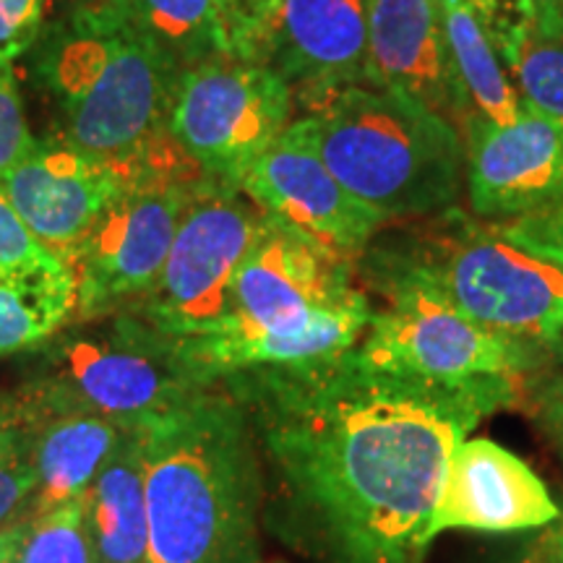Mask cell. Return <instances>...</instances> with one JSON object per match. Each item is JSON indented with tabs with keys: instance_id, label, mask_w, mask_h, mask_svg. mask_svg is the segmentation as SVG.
Segmentation results:
<instances>
[{
	"instance_id": "obj_29",
	"label": "cell",
	"mask_w": 563,
	"mask_h": 563,
	"mask_svg": "<svg viewBox=\"0 0 563 563\" xmlns=\"http://www.w3.org/2000/svg\"><path fill=\"white\" fill-rule=\"evenodd\" d=\"M525 399L563 460V371H540L525 384Z\"/></svg>"
},
{
	"instance_id": "obj_19",
	"label": "cell",
	"mask_w": 563,
	"mask_h": 563,
	"mask_svg": "<svg viewBox=\"0 0 563 563\" xmlns=\"http://www.w3.org/2000/svg\"><path fill=\"white\" fill-rule=\"evenodd\" d=\"M84 509L95 563H150V514L136 426L125 428L84 493Z\"/></svg>"
},
{
	"instance_id": "obj_4",
	"label": "cell",
	"mask_w": 563,
	"mask_h": 563,
	"mask_svg": "<svg viewBox=\"0 0 563 563\" xmlns=\"http://www.w3.org/2000/svg\"><path fill=\"white\" fill-rule=\"evenodd\" d=\"M290 131L378 217H433L460 199L464 136L452 121L402 91L357 84L321 97Z\"/></svg>"
},
{
	"instance_id": "obj_25",
	"label": "cell",
	"mask_w": 563,
	"mask_h": 563,
	"mask_svg": "<svg viewBox=\"0 0 563 563\" xmlns=\"http://www.w3.org/2000/svg\"><path fill=\"white\" fill-rule=\"evenodd\" d=\"M37 496L30 443L9 407L0 420V530L24 522Z\"/></svg>"
},
{
	"instance_id": "obj_7",
	"label": "cell",
	"mask_w": 563,
	"mask_h": 563,
	"mask_svg": "<svg viewBox=\"0 0 563 563\" xmlns=\"http://www.w3.org/2000/svg\"><path fill=\"white\" fill-rule=\"evenodd\" d=\"M118 162L123 188L68 262L76 277L74 321L136 311L159 279L188 201L214 183L170 131Z\"/></svg>"
},
{
	"instance_id": "obj_6",
	"label": "cell",
	"mask_w": 563,
	"mask_h": 563,
	"mask_svg": "<svg viewBox=\"0 0 563 563\" xmlns=\"http://www.w3.org/2000/svg\"><path fill=\"white\" fill-rule=\"evenodd\" d=\"M70 323L40 344V365L16 407L89 412L133 428L207 386L183 361L178 342L139 313Z\"/></svg>"
},
{
	"instance_id": "obj_15",
	"label": "cell",
	"mask_w": 563,
	"mask_h": 563,
	"mask_svg": "<svg viewBox=\"0 0 563 563\" xmlns=\"http://www.w3.org/2000/svg\"><path fill=\"white\" fill-rule=\"evenodd\" d=\"M123 183L121 162L84 152L60 136L34 139L32 150L0 175L26 228L66 266Z\"/></svg>"
},
{
	"instance_id": "obj_9",
	"label": "cell",
	"mask_w": 563,
	"mask_h": 563,
	"mask_svg": "<svg viewBox=\"0 0 563 563\" xmlns=\"http://www.w3.org/2000/svg\"><path fill=\"white\" fill-rule=\"evenodd\" d=\"M292 121V89L272 68L220 55L183 70L167 131L209 178L241 186Z\"/></svg>"
},
{
	"instance_id": "obj_18",
	"label": "cell",
	"mask_w": 563,
	"mask_h": 563,
	"mask_svg": "<svg viewBox=\"0 0 563 563\" xmlns=\"http://www.w3.org/2000/svg\"><path fill=\"white\" fill-rule=\"evenodd\" d=\"M9 410L26 435L37 475L32 514L84 496L125 431L118 422L89 412H34L16 405Z\"/></svg>"
},
{
	"instance_id": "obj_31",
	"label": "cell",
	"mask_w": 563,
	"mask_h": 563,
	"mask_svg": "<svg viewBox=\"0 0 563 563\" xmlns=\"http://www.w3.org/2000/svg\"><path fill=\"white\" fill-rule=\"evenodd\" d=\"M525 24L540 37L563 40V0H522Z\"/></svg>"
},
{
	"instance_id": "obj_2",
	"label": "cell",
	"mask_w": 563,
	"mask_h": 563,
	"mask_svg": "<svg viewBox=\"0 0 563 563\" xmlns=\"http://www.w3.org/2000/svg\"><path fill=\"white\" fill-rule=\"evenodd\" d=\"M136 431L150 563H258L266 490L243 405L211 382Z\"/></svg>"
},
{
	"instance_id": "obj_27",
	"label": "cell",
	"mask_w": 563,
	"mask_h": 563,
	"mask_svg": "<svg viewBox=\"0 0 563 563\" xmlns=\"http://www.w3.org/2000/svg\"><path fill=\"white\" fill-rule=\"evenodd\" d=\"M34 136L26 123L24 102L16 89L11 63L0 60V175L32 150Z\"/></svg>"
},
{
	"instance_id": "obj_10",
	"label": "cell",
	"mask_w": 563,
	"mask_h": 563,
	"mask_svg": "<svg viewBox=\"0 0 563 563\" xmlns=\"http://www.w3.org/2000/svg\"><path fill=\"white\" fill-rule=\"evenodd\" d=\"M264 211L238 186L209 183L183 211L152 292L133 313L175 340L217 329L232 311V285Z\"/></svg>"
},
{
	"instance_id": "obj_1",
	"label": "cell",
	"mask_w": 563,
	"mask_h": 563,
	"mask_svg": "<svg viewBox=\"0 0 563 563\" xmlns=\"http://www.w3.org/2000/svg\"><path fill=\"white\" fill-rule=\"evenodd\" d=\"M217 382L253 426L266 517L319 563H422L454 449L525 397L522 384L443 386L371 368L355 347Z\"/></svg>"
},
{
	"instance_id": "obj_3",
	"label": "cell",
	"mask_w": 563,
	"mask_h": 563,
	"mask_svg": "<svg viewBox=\"0 0 563 563\" xmlns=\"http://www.w3.org/2000/svg\"><path fill=\"white\" fill-rule=\"evenodd\" d=\"M32 76L79 150L123 159L167 131L183 68L129 16L121 0H79L40 32Z\"/></svg>"
},
{
	"instance_id": "obj_33",
	"label": "cell",
	"mask_w": 563,
	"mask_h": 563,
	"mask_svg": "<svg viewBox=\"0 0 563 563\" xmlns=\"http://www.w3.org/2000/svg\"><path fill=\"white\" fill-rule=\"evenodd\" d=\"M269 5V0H228V9L235 24V40H238V58H243L245 40L256 24V19L262 16V11Z\"/></svg>"
},
{
	"instance_id": "obj_30",
	"label": "cell",
	"mask_w": 563,
	"mask_h": 563,
	"mask_svg": "<svg viewBox=\"0 0 563 563\" xmlns=\"http://www.w3.org/2000/svg\"><path fill=\"white\" fill-rule=\"evenodd\" d=\"M464 3L483 19V24L488 26L496 47L501 45L519 24H525L522 0H464Z\"/></svg>"
},
{
	"instance_id": "obj_26",
	"label": "cell",
	"mask_w": 563,
	"mask_h": 563,
	"mask_svg": "<svg viewBox=\"0 0 563 563\" xmlns=\"http://www.w3.org/2000/svg\"><path fill=\"white\" fill-rule=\"evenodd\" d=\"M58 266L66 264L37 241L0 186V277L53 272Z\"/></svg>"
},
{
	"instance_id": "obj_35",
	"label": "cell",
	"mask_w": 563,
	"mask_h": 563,
	"mask_svg": "<svg viewBox=\"0 0 563 563\" xmlns=\"http://www.w3.org/2000/svg\"><path fill=\"white\" fill-rule=\"evenodd\" d=\"M5 418V407H0V420H3Z\"/></svg>"
},
{
	"instance_id": "obj_16",
	"label": "cell",
	"mask_w": 563,
	"mask_h": 563,
	"mask_svg": "<svg viewBox=\"0 0 563 563\" xmlns=\"http://www.w3.org/2000/svg\"><path fill=\"white\" fill-rule=\"evenodd\" d=\"M561 517L543 477L522 456L488 439H464L449 462L431 534L435 540L449 530L530 532Z\"/></svg>"
},
{
	"instance_id": "obj_36",
	"label": "cell",
	"mask_w": 563,
	"mask_h": 563,
	"mask_svg": "<svg viewBox=\"0 0 563 563\" xmlns=\"http://www.w3.org/2000/svg\"><path fill=\"white\" fill-rule=\"evenodd\" d=\"M74 3H79V0H74Z\"/></svg>"
},
{
	"instance_id": "obj_17",
	"label": "cell",
	"mask_w": 563,
	"mask_h": 563,
	"mask_svg": "<svg viewBox=\"0 0 563 563\" xmlns=\"http://www.w3.org/2000/svg\"><path fill=\"white\" fill-rule=\"evenodd\" d=\"M368 79L373 87L402 91L460 129L464 104L441 0H371Z\"/></svg>"
},
{
	"instance_id": "obj_28",
	"label": "cell",
	"mask_w": 563,
	"mask_h": 563,
	"mask_svg": "<svg viewBox=\"0 0 563 563\" xmlns=\"http://www.w3.org/2000/svg\"><path fill=\"white\" fill-rule=\"evenodd\" d=\"M47 0H0V60L30 53L45 30Z\"/></svg>"
},
{
	"instance_id": "obj_23",
	"label": "cell",
	"mask_w": 563,
	"mask_h": 563,
	"mask_svg": "<svg viewBox=\"0 0 563 563\" xmlns=\"http://www.w3.org/2000/svg\"><path fill=\"white\" fill-rule=\"evenodd\" d=\"M498 53L517 81L525 110L563 129V40L540 37L519 24L498 45Z\"/></svg>"
},
{
	"instance_id": "obj_22",
	"label": "cell",
	"mask_w": 563,
	"mask_h": 563,
	"mask_svg": "<svg viewBox=\"0 0 563 563\" xmlns=\"http://www.w3.org/2000/svg\"><path fill=\"white\" fill-rule=\"evenodd\" d=\"M76 319L70 266L0 277V355L37 350Z\"/></svg>"
},
{
	"instance_id": "obj_13",
	"label": "cell",
	"mask_w": 563,
	"mask_h": 563,
	"mask_svg": "<svg viewBox=\"0 0 563 563\" xmlns=\"http://www.w3.org/2000/svg\"><path fill=\"white\" fill-rule=\"evenodd\" d=\"M238 188L264 214L355 264L386 224L327 170L290 125L253 162Z\"/></svg>"
},
{
	"instance_id": "obj_24",
	"label": "cell",
	"mask_w": 563,
	"mask_h": 563,
	"mask_svg": "<svg viewBox=\"0 0 563 563\" xmlns=\"http://www.w3.org/2000/svg\"><path fill=\"white\" fill-rule=\"evenodd\" d=\"M21 563H95L84 496L21 522Z\"/></svg>"
},
{
	"instance_id": "obj_5",
	"label": "cell",
	"mask_w": 563,
	"mask_h": 563,
	"mask_svg": "<svg viewBox=\"0 0 563 563\" xmlns=\"http://www.w3.org/2000/svg\"><path fill=\"white\" fill-rule=\"evenodd\" d=\"M365 253L431 285L490 332L563 355V262L493 222L449 209L422 235Z\"/></svg>"
},
{
	"instance_id": "obj_21",
	"label": "cell",
	"mask_w": 563,
	"mask_h": 563,
	"mask_svg": "<svg viewBox=\"0 0 563 563\" xmlns=\"http://www.w3.org/2000/svg\"><path fill=\"white\" fill-rule=\"evenodd\" d=\"M129 16L178 66L238 55L228 0H121Z\"/></svg>"
},
{
	"instance_id": "obj_12",
	"label": "cell",
	"mask_w": 563,
	"mask_h": 563,
	"mask_svg": "<svg viewBox=\"0 0 563 563\" xmlns=\"http://www.w3.org/2000/svg\"><path fill=\"white\" fill-rule=\"evenodd\" d=\"M368 5L371 0H269L243 58L272 68L292 89L295 108L371 84Z\"/></svg>"
},
{
	"instance_id": "obj_8",
	"label": "cell",
	"mask_w": 563,
	"mask_h": 563,
	"mask_svg": "<svg viewBox=\"0 0 563 563\" xmlns=\"http://www.w3.org/2000/svg\"><path fill=\"white\" fill-rule=\"evenodd\" d=\"M355 266L384 298L355 344V355L371 368L443 386H525L553 361L551 352L481 327L431 285L397 266L368 253Z\"/></svg>"
},
{
	"instance_id": "obj_34",
	"label": "cell",
	"mask_w": 563,
	"mask_h": 563,
	"mask_svg": "<svg viewBox=\"0 0 563 563\" xmlns=\"http://www.w3.org/2000/svg\"><path fill=\"white\" fill-rule=\"evenodd\" d=\"M19 540H21V522L9 527V530H0V563H21Z\"/></svg>"
},
{
	"instance_id": "obj_20",
	"label": "cell",
	"mask_w": 563,
	"mask_h": 563,
	"mask_svg": "<svg viewBox=\"0 0 563 563\" xmlns=\"http://www.w3.org/2000/svg\"><path fill=\"white\" fill-rule=\"evenodd\" d=\"M441 11L456 87L464 104V121L470 115L485 118L496 125L517 121L525 112L522 97L506 74V63L488 26L464 0H441Z\"/></svg>"
},
{
	"instance_id": "obj_11",
	"label": "cell",
	"mask_w": 563,
	"mask_h": 563,
	"mask_svg": "<svg viewBox=\"0 0 563 563\" xmlns=\"http://www.w3.org/2000/svg\"><path fill=\"white\" fill-rule=\"evenodd\" d=\"M355 274V262L264 214L232 285V311L217 329L308 327L363 298Z\"/></svg>"
},
{
	"instance_id": "obj_32",
	"label": "cell",
	"mask_w": 563,
	"mask_h": 563,
	"mask_svg": "<svg viewBox=\"0 0 563 563\" xmlns=\"http://www.w3.org/2000/svg\"><path fill=\"white\" fill-rule=\"evenodd\" d=\"M506 563H563V517L545 527V532L532 545H527L522 553Z\"/></svg>"
},
{
	"instance_id": "obj_14",
	"label": "cell",
	"mask_w": 563,
	"mask_h": 563,
	"mask_svg": "<svg viewBox=\"0 0 563 563\" xmlns=\"http://www.w3.org/2000/svg\"><path fill=\"white\" fill-rule=\"evenodd\" d=\"M464 131V183L483 222H509L563 203V129L525 110L509 125L470 115Z\"/></svg>"
}]
</instances>
